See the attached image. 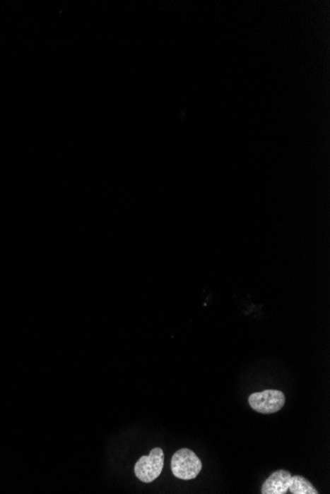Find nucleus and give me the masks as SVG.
I'll return each instance as SVG.
<instances>
[{"label": "nucleus", "mask_w": 330, "mask_h": 494, "mask_svg": "<svg viewBox=\"0 0 330 494\" xmlns=\"http://www.w3.org/2000/svg\"><path fill=\"white\" fill-rule=\"evenodd\" d=\"M248 403L257 413L263 414H275L282 409L286 403L285 394L278 390H265L250 394Z\"/></svg>", "instance_id": "nucleus-3"}, {"label": "nucleus", "mask_w": 330, "mask_h": 494, "mask_svg": "<svg viewBox=\"0 0 330 494\" xmlns=\"http://www.w3.org/2000/svg\"><path fill=\"white\" fill-rule=\"evenodd\" d=\"M289 490L293 494H317L319 491L312 485L311 481L302 476H292Z\"/></svg>", "instance_id": "nucleus-5"}, {"label": "nucleus", "mask_w": 330, "mask_h": 494, "mask_svg": "<svg viewBox=\"0 0 330 494\" xmlns=\"http://www.w3.org/2000/svg\"><path fill=\"white\" fill-rule=\"evenodd\" d=\"M290 471L279 470L274 471L264 481L261 488L262 494H286L291 483Z\"/></svg>", "instance_id": "nucleus-4"}, {"label": "nucleus", "mask_w": 330, "mask_h": 494, "mask_svg": "<svg viewBox=\"0 0 330 494\" xmlns=\"http://www.w3.org/2000/svg\"><path fill=\"white\" fill-rule=\"evenodd\" d=\"M163 466H165V453L163 449L156 447L151 451L150 455L143 456L136 462L135 475L143 483H151L160 476Z\"/></svg>", "instance_id": "nucleus-2"}, {"label": "nucleus", "mask_w": 330, "mask_h": 494, "mask_svg": "<svg viewBox=\"0 0 330 494\" xmlns=\"http://www.w3.org/2000/svg\"><path fill=\"white\" fill-rule=\"evenodd\" d=\"M202 470V462L194 452L183 448L175 452L171 459V471L175 478L183 481L194 480Z\"/></svg>", "instance_id": "nucleus-1"}]
</instances>
